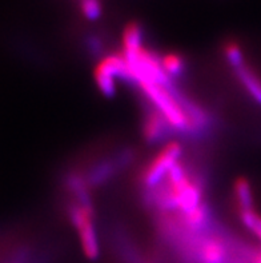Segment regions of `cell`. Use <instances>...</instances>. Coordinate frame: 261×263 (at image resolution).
<instances>
[{
  "label": "cell",
  "instance_id": "6da1fadb",
  "mask_svg": "<svg viewBox=\"0 0 261 263\" xmlns=\"http://www.w3.org/2000/svg\"><path fill=\"white\" fill-rule=\"evenodd\" d=\"M67 217L76 230L84 255L88 259H96L100 254V245L95 226L93 203H80L71 199L67 204Z\"/></svg>",
  "mask_w": 261,
  "mask_h": 263
},
{
  "label": "cell",
  "instance_id": "7a4b0ae2",
  "mask_svg": "<svg viewBox=\"0 0 261 263\" xmlns=\"http://www.w3.org/2000/svg\"><path fill=\"white\" fill-rule=\"evenodd\" d=\"M183 146L177 140H169L140 168L137 183L143 191L151 190L162 182L182 160Z\"/></svg>",
  "mask_w": 261,
  "mask_h": 263
},
{
  "label": "cell",
  "instance_id": "3957f363",
  "mask_svg": "<svg viewBox=\"0 0 261 263\" xmlns=\"http://www.w3.org/2000/svg\"><path fill=\"white\" fill-rule=\"evenodd\" d=\"M93 78L97 90L106 98L115 97L117 79L128 80V64L122 52L109 53L95 66Z\"/></svg>",
  "mask_w": 261,
  "mask_h": 263
},
{
  "label": "cell",
  "instance_id": "277c9868",
  "mask_svg": "<svg viewBox=\"0 0 261 263\" xmlns=\"http://www.w3.org/2000/svg\"><path fill=\"white\" fill-rule=\"evenodd\" d=\"M143 102H144L142 117L143 138L148 144L162 143L168 139L175 131L159 110H156L146 99H143Z\"/></svg>",
  "mask_w": 261,
  "mask_h": 263
},
{
  "label": "cell",
  "instance_id": "5b68a950",
  "mask_svg": "<svg viewBox=\"0 0 261 263\" xmlns=\"http://www.w3.org/2000/svg\"><path fill=\"white\" fill-rule=\"evenodd\" d=\"M237 83L253 102L261 106V73L247 59L232 68Z\"/></svg>",
  "mask_w": 261,
  "mask_h": 263
},
{
  "label": "cell",
  "instance_id": "8992f818",
  "mask_svg": "<svg viewBox=\"0 0 261 263\" xmlns=\"http://www.w3.org/2000/svg\"><path fill=\"white\" fill-rule=\"evenodd\" d=\"M233 198H235L236 210H247L256 207L255 195L252 184L247 178L240 177L233 183Z\"/></svg>",
  "mask_w": 261,
  "mask_h": 263
},
{
  "label": "cell",
  "instance_id": "52a82bcc",
  "mask_svg": "<svg viewBox=\"0 0 261 263\" xmlns=\"http://www.w3.org/2000/svg\"><path fill=\"white\" fill-rule=\"evenodd\" d=\"M160 63H162V68L164 73L172 82L183 77V73L187 70V62L177 52H167L162 55L160 57Z\"/></svg>",
  "mask_w": 261,
  "mask_h": 263
},
{
  "label": "cell",
  "instance_id": "ba28073f",
  "mask_svg": "<svg viewBox=\"0 0 261 263\" xmlns=\"http://www.w3.org/2000/svg\"><path fill=\"white\" fill-rule=\"evenodd\" d=\"M143 28L137 23H129L123 32V55H132L143 48Z\"/></svg>",
  "mask_w": 261,
  "mask_h": 263
},
{
  "label": "cell",
  "instance_id": "9c48e42d",
  "mask_svg": "<svg viewBox=\"0 0 261 263\" xmlns=\"http://www.w3.org/2000/svg\"><path fill=\"white\" fill-rule=\"evenodd\" d=\"M223 55H224L225 62L228 63L231 68L238 66L245 60L244 51H243L242 46L235 42V40H229L223 46Z\"/></svg>",
  "mask_w": 261,
  "mask_h": 263
},
{
  "label": "cell",
  "instance_id": "30bf717a",
  "mask_svg": "<svg viewBox=\"0 0 261 263\" xmlns=\"http://www.w3.org/2000/svg\"><path fill=\"white\" fill-rule=\"evenodd\" d=\"M82 12L89 20L99 19L102 15V4L99 0H82Z\"/></svg>",
  "mask_w": 261,
  "mask_h": 263
}]
</instances>
